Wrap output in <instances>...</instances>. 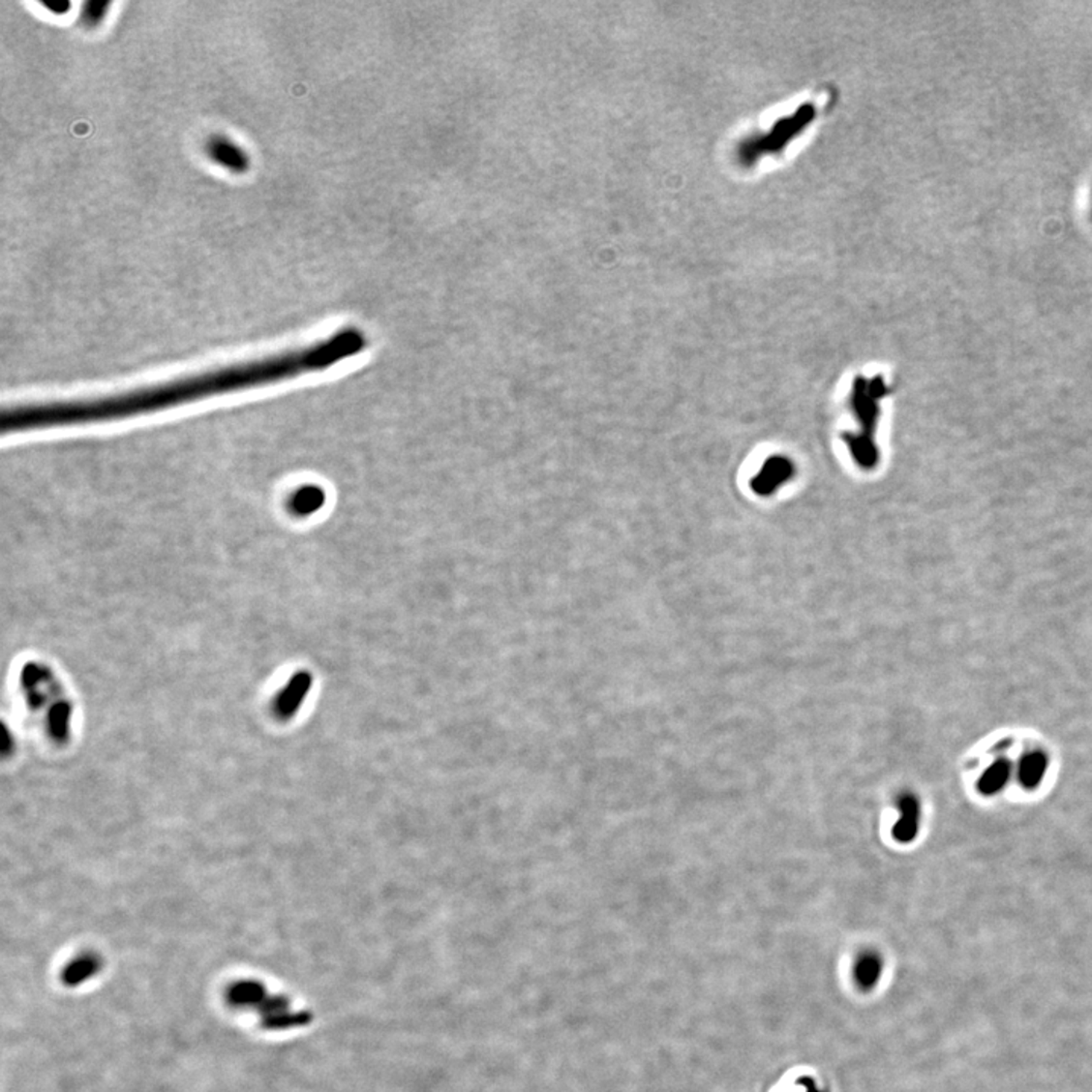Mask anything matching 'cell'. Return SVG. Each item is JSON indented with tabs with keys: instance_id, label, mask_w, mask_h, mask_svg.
Returning a JSON list of instances; mask_svg holds the SVG:
<instances>
[{
	"instance_id": "cell-1",
	"label": "cell",
	"mask_w": 1092,
	"mask_h": 1092,
	"mask_svg": "<svg viewBox=\"0 0 1092 1092\" xmlns=\"http://www.w3.org/2000/svg\"><path fill=\"white\" fill-rule=\"evenodd\" d=\"M366 347L368 340L363 331L355 326H348L309 347L131 392L87 400L15 406L2 411V435L72 425L104 424L175 409L211 396L256 389L261 385L296 379L299 375L333 368L340 361L360 354Z\"/></svg>"
},
{
	"instance_id": "cell-2",
	"label": "cell",
	"mask_w": 1092,
	"mask_h": 1092,
	"mask_svg": "<svg viewBox=\"0 0 1092 1092\" xmlns=\"http://www.w3.org/2000/svg\"><path fill=\"white\" fill-rule=\"evenodd\" d=\"M898 816L893 826V837L898 844H912L920 834L923 805L915 792L903 791L895 799Z\"/></svg>"
},
{
	"instance_id": "cell-3",
	"label": "cell",
	"mask_w": 1092,
	"mask_h": 1092,
	"mask_svg": "<svg viewBox=\"0 0 1092 1092\" xmlns=\"http://www.w3.org/2000/svg\"><path fill=\"white\" fill-rule=\"evenodd\" d=\"M1050 768V753L1043 746H1033L1019 756L1016 765V781L1022 791H1038L1046 781Z\"/></svg>"
},
{
	"instance_id": "cell-4",
	"label": "cell",
	"mask_w": 1092,
	"mask_h": 1092,
	"mask_svg": "<svg viewBox=\"0 0 1092 1092\" xmlns=\"http://www.w3.org/2000/svg\"><path fill=\"white\" fill-rule=\"evenodd\" d=\"M205 152L214 165L227 168L229 172L245 173L251 165L248 152L240 144L225 136H211L205 144Z\"/></svg>"
},
{
	"instance_id": "cell-5",
	"label": "cell",
	"mask_w": 1092,
	"mask_h": 1092,
	"mask_svg": "<svg viewBox=\"0 0 1092 1092\" xmlns=\"http://www.w3.org/2000/svg\"><path fill=\"white\" fill-rule=\"evenodd\" d=\"M1012 780H1016V765L1008 757H997L977 778V794L984 799H994L1006 791Z\"/></svg>"
},
{
	"instance_id": "cell-6",
	"label": "cell",
	"mask_w": 1092,
	"mask_h": 1092,
	"mask_svg": "<svg viewBox=\"0 0 1092 1092\" xmlns=\"http://www.w3.org/2000/svg\"><path fill=\"white\" fill-rule=\"evenodd\" d=\"M885 970V962H883L882 956L872 950L862 952L856 957L855 965H853V977H855L856 985L864 991L872 989V987L879 985L880 979Z\"/></svg>"
},
{
	"instance_id": "cell-7",
	"label": "cell",
	"mask_w": 1092,
	"mask_h": 1092,
	"mask_svg": "<svg viewBox=\"0 0 1092 1092\" xmlns=\"http://www.w3.org/2000/svg\"><path fill=\"white\" fill-rule=\"evenodd\" d=\"M323 500H325V498H323L322 491L318 487H301L291 497L290 510L299 516L310 515L313 511L318 510V507L323 504Z\"/></svg>"
},
{
	"instance_id": "cell-8",
	"label": "cell",
	"mask_w": 1092,
	"mask_h": 1092,
	"mask_svg": "<svg viewBox=\"0 0 1092 1092\" xmlns=\"http://www.w3.org/2000/svg\"><path fill=\"white\" fill-rule=\"evenodd\" d=\"M111 7L106 0H90L82 5L81 21L87 28H95L106 18V11Z\"/></svg>"
},
{
	"instance_id": "cell-9",
	"label": "cell",
	"mask_w": 1092,
	"mask_h": 1092,
	"mask_svg": "<svg viewBox=\"0 0 1092 1092\" xmlns=\"http://www.w3.org/2000/svg\"><path fill=\"white\" fill-rule=\"evenodd\" d=\"M95 960L85 957V960H81L77 965H72L71 968H69V971H67V976H69L67 977V982L76 984L77 981H81L84 977L87 979L91 971L95 970Z\"/></svg>"
},
{
	"instance_id": "cell-10",
	"label": "cell",
	"mask_w": 1092,
	"mask_h": 1092,
	"mask_svg": "<svg viewBox=\"0 0 1092 1092\" xmlns=\"http://www.w3.org/2000/svg\"><path fill=\"white\" fill-rule=\"evenodd\" d=\"M788 1092H827L823 1088H819L818 1083L812 1078H800L797 1085Z\"/></svg>"
},
{
	"instance_id": "cell-11",
	"label": "cell",
	"mask_w": 1092,
	"mask_h": 1092,
	"mask_svg": "<svg viewBox=\"0 0 1092 1092\" xmlns=\"http://www.w3.org/2000/svg\"><path fill=\"white\" fill-rule=\"evenodd\" d=\"M43 7L49 10V13H53V15H66L71 10L72 5L71 2H58V4H43Z\"/></svg>"
}]
</instances>
